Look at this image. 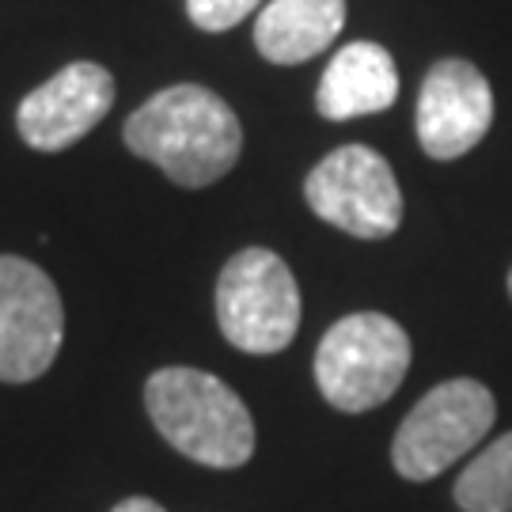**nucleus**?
Masks as SVG:
<instances>
[{
	"mask_svg": "<svg viewBox=\"0 0 512 512\" xmlns=\"http://www.w3.org/2000/svg\"><path fill=\"white\" fill-rule=\"evenodd\" d=\"M258 4L262 0H186V12L198 31L220 35V31H232L236 23H243Z\"/></svg>",
	"mask_w": 512,
	"mask_h": 512,
	"instance_id": "nucleus-13",
	"label": "nucleus"
},
{
	"mask_svg": "<svg viewBox=\"0 0 512 512\" xmlns=\"http://www.w3.org/2000/svg\"><path fill=\"white\" fill-rule=\"evenodd\" d=\"M217 323L243 353H281L300 330V289L289 262L266 247L232 255L217 281Z\"/></svg>",
	"mask_w": 512,
	"mask_h": 512,
	"instance_id": "nucleus-5",
	"label": "nucleus"
},
{
	"mask_svg": "<svg viewBox=\"0 0 512 512\" xmlns=\"http://www.w3.org/2000/svg\"><path fill=\"white\" fill-rule=\"evenodd\" d=\"M342 27L346 0H270L255 19V46L274 65H300L323 54Z\"/></svg>",
	"mask_w": 512,
	"mask_h": 512,
	"instance_id": "nucleus-11",
	"label": "nucleus"
},
{
	"mask_svg": "<svg viewBox=\"0 0 512 512\" xmlns=\"http://www.w3.org/2000/svg\"><path fill=\"white\" fill-rule=\"evenodd\" d=\"M65 338L61 293L46 270L0 255V380L31 384L50 372Z\"/></svg>",
	"mask_w": 512,
	"mask_h": 512,
	"instance_id": "nucleus-7",
	"label": "nucleus"
},
{
	"mask_svg": "<svg viewBox=\"0 0 512 512\" xmlns=\"http://www.w3.org/2000/svg\"><path fill=\"white\" fill-rule=\"evenodd\" d=\"M410 368L406 330L380 311H357L323 334L315 353V384L334 410L365 414L387 403Z\"/></svg>",
	"mask_w": 512,
	"mask_h": 512,
	"instance_id": "nucleus-3",
	"label": "nucleus"
},
{
	"mask_svg": "<svg viewBox=\"0 0 512 512\" xmlns=\"http://www.w3.org/2000/svg\"><path fill=\"white\" fill-rule=\"evenodd\" d=\"M110 512H167V509H160L152 497H126L122 505H114Z\"/></svg>",
	"mask_w": 512,
	"mask_h": 512,
	"instance_id": "nucleus-14",
	"label": "nucleus"
},
{
	"mask_svg": "<svg viewBox=\"0 0 512 512\" xmlns=\"http://www.w3.org/2000/svg\"><path fill=\"white\" fill-rule=\"evenodd\" d=\"M311 213L357 239H387L403 224V190L380 152L334 148L304 183Z\"/></svg>",
	"mask_w": 512,
	"mask_h": 512,
	"instance_id": "nucleus-6",
	"label": "nucleus"
},
{
	"mask_svg": "<svg viewBox=\"0 0 512 512\" xmlns=\"http://www.w3.org/2000/svg\"><path fill=\"white\" fill-rule=\"evenodd\" d=\"M114 107V76L95 61H73L16 110L19 137L38 152H61L88 137Z\"/></svg>",
	"mask_w": 512,
	"mask_h": 512,
	"instance_id": "nucleus-9",
	"label": "nucleus"
},
{
	"mask_svg": "<svg viewBox=\"0 0 512 512\" xmlns=\"http://www.w3.org/2000/svg\"><path fill=\"white\" fill-rule=\"evenodd\" d=\"M509 293H512V270H509Z\"/></svg>",
	"mask_w": 512,
	"mask_h": 512,
	"instance_id": "nucleus-15",
	"label": "nucleus"
},
{
	"mask_svg": "<svg viewBox=\"0 0 512 512\" xmlns=\"http://www.w3.org/2000/svg\"><path fill=\"white\" fill-rule=\"evenodd\" d=\"M126 145L164 171L171 183L202 190L236 167L243 126L236 110L202 84H175L129 114Z\"/></svg>",
	"mask_w": 512,
	"mask_h": 512,
	"instance_id": "nucleus-1",
	"label": "nucleus"
},
{
	"mask_svg": "<svg viewBox=\"0 0 512 512\" xmlns=\"http://www.w3.org/2000/svg\"><path fill=\"white\" fill-rule=\"evenodd\" d=\"M494 126L490 80L463 57L437 61L418 92V141L433 160H459Z\"/></svg>",
	"mask_w": 512,
	"mask_h": 512,
	"instance_id": "nucleus-8",
	"label": "nucleus"
},
{
	"mask_svg": "<svg viewBox=\"0 0 512 512\" xmlns=\"http://www.w3.org/2000/svg\"><path fill=\"white\" fill-rule=\"evenodd\" d=\"M160 437L202 467L232 471L255 456V421L232 387L202 368H160L145 384Z\"/></svg>",
	"mask_w": 512,
	"mask_h": 512,
	"instance_id": "nucleus-2",
	"label": "nucleus"
},
{
	"mask_svg": "<svg viewBox=\"0 0 512 512\" xmlns=\"http://www.w3.org/2000/svg\"><path fill=\"white\" fill-rule=\"evenodd\" d=\"M497 403L494 391L478 380H444L429 395H421L391 444L395 471L410 482H429L444 475L452 463L482 444L494 429Z\"/></svg>",
	"mask_w": 512,
	"mask_h": 512,
	"instance_id": "nucleus-4",
	"label": "nucleus"
},
{
	"mask_svg": "<svg viewBox=\"0 0 512 512\" xmlns=\"http://www.w3.org/2000/svg\"><path fill=\"white\" fill-rule=\"evenodd\" d=\"M463 512H512V433L486 444L456 478Z\"/></svg>",
	"mask_w": 512,
	"mask_h": 512,
	"instance_id": "nucleus-12",
	"label": "nucleus"
},
{
	"mask_svg": "<svg viewBox=\"0 0 512 512\" xmlns=\"http://www.w3.org/2000/svg\"><path fill=\"white\" fill-rule=\"evenodd\" d=\"M399 99V69L395 57L380 42H349L342 46L319 80L315 107L330 122H349L380 114Z\"/></svg>",
	"mask_w": 512,
	"mask_h": 512,
	"instance_id": "nucleus-10",
	"label": "nucleus"
}]
</instances>
